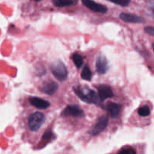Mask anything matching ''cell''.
I'll return each mask as SVG.
<instances>
[{"label":"cell","instance_id":"cell-19","mask_svg":"<svg viewBox=\"0 0 154 154\" xmlns=\"http://www.w3.org/2000/svg\"><path fill=\"white\" fill-rule=\"evenodd\" d=\"M144 31L146 33L150 35L154 36V27L153 26H147L144 28Z\"/></svg>","mask_w":154,"mask_h":154},{"label":"cell","instance_id":"cell-9","mask_svg":"<svg viewBox=\"0 0 154 154\" xmlns=\"http://www.w3.org/2000/svg\"><path fill=\"white\" fill-rule=\"evenodd\" d=\"M96 68L99 74L106 73L108 69V63L105 56L100 55L97 57L96 62Z\"/></svg>","mask_w":154,"mask_h":154},{"label":"cell","instance_id":"cell-12","mask_svg":"<svg viewBox=\"0 0 154 154\" xmlns=\"http://www.w3.org/2000/svg\"><path fill=\"white\" fill-rule=\"evenodd\" d=\"M107 110L108 113L113 118H116L119 116L121 110V106L119 104L114 103V102H111L107 105Z\"/></svg>","mask_w":154,"mask_h":154},{"label":"cell","instance_id":"cell-5","mask_svg":"<svg viewBox=\"0 0 154 154\" xmlns=\"http://www.w3.org/2000/svg\"><path fill=\"white\" fill-rule=\"evenodd\" d=\"M84 114V111H82L81 108L78 105H68L64 111L62 112V117H69V116H72V117H83Z\"/></svg>","mask_w":154,"mask_h":154},{"label":"cell","instance_id":"cell-1","mask_svg":"<svg viewBox=\"0 0 154 154\" xmlns=\"http://www.w3.org/2000/svg\"><path fill=\"white\" fill-rule=\"evenodd\" d=\"M73 90L80 99L87 103L97 104L100 100L99 95L94 90H90V89L85 90L84 88L76 86V87H73Z\"/></svg>","mask_w":154,"mask_h":154},{"label":"cell","instance_id":"cell-2","mask_svg":"<svg viewBox=\"0 0 154 154\" xmlns=\"http://www.w3.org/2000/svg\"><path fill=\"white\" fill-rule=\"evenodd\" d=\"M51 70L54 76L60 81H64L68 78V70L64 63L60 60L54 62L51 65Z\"/></svg>","mask_w":154,"mask_h":154},{"label":"cell","instance_id":"cell-4","mask_svg":"<svg viewBox=\"0 0 154 154\" xmlns=\"http://www.w3.org/2000/svg\"><path fill=\"white\" fill-rule=\"evenodd\" d=\"M108 118L106 116H102V117H99L97 120V122L96 124L94 125L91 130L89 131V133L93 135H96L98 134L101 133L103 132L106 127L108 126Z\"/></svg>","mask_w":154,"mask_h":154},{"label":"cell","instance_id":"cell-18","mask_svg":"<svg viewBox=\"0 0 154 154\" xmlns=\"http://www.w3.org/2000/svg\"><path fill=\"white\" fill-rule=\"evenodd\" d=\"M111 2H113L114 4H116V5H118L123 6V7H126V6H128L129 4H130V1H129V0H122V1H120V2L111 1Z\"/></svg>","mask_w":154,"mask_h":154},{"label":"cell","instance_id":"cell-13","mask_svg":"<svg viewBox=\"0 0 154 154\" xmlns=\"http://www.w3.org/2000/svg\"><path fill=\"white\" fill-rule=\"evenodd\" d=\"M77 2L75 1H69V0H55L54 1V4L57 7H67L75 5Z\"/></svg>","mask_w":154,"mask_h":154},{"label":"cell","instance_id":"cell-8","mask_svg":"<svg viewBox=\"0 0 154 154\" xmlns=\"http://www.w3.org/2000/svg\"><path fill=\"white\" fill-rule=\"evenodd\" d=\"M120 18L125 22L132 23H146L145 19L141 17L132 14L121 13L120 14Z\"/></svg>","mask_w":154,"mask_h":154},{"label":"cell","instance_id":"cell-17","mask_svg":"<svg viewBox=\"0 0 154 154\" xmlns=\"http://www.w3.org/2000/svg\"><path fill=\"white\" fill-rule=\"evenodd\" d=\"M117 154H136V152L133 148L131 147H126L120 150Z\"/></svg>","mask_w":154,"mask_h":154},{"label":"cell","instance_id":"cell-16","mask_svg":"<svg viewBox=\"0 0 154 154\" xmlns=\"http://www.w3.org/2000/svg\"><path fill=\"white\" fill-rule=\"evenodd\" d=\"M138 113L141 117H147V116L150 115V110L147 105H144V106L141 107L138 109Z\"/></svg>","mask_w":154,"mask_h":154},{"label":"cell","instance_id":"cell-15","mask_svg":"<svg viewBox=\"0 0 154 154\" xmlns=\"http://www.w3.org/2000/svg\"><path fill=\"white\" fill-rule=\"evenodd\" d=\"M72 60L78 69H80L83 66L84 60H83V57L79 54H74L72 56Z\"/></svg>","mask_w":154,"mask_h":154},{"label":"cell","instance_id":"cell-10","mask_svg":"<svg viewBox=\"0 0 154 154\" xmlns=\"http://www.w3.org/2000/svg\"><path fill=\"white\" fill-rule=\"evenodd\" d=\"M29 103L32 105H33L35 108H38V109H46V108H49L51 104L49 102L44 99H40V98L37 97H30L29 99Z\"/></svg>","mask_w":154,"mask_h":154},{"label":"cell","instance_id":"cell-11","mask_svg":"<svg viewBox=\"0 0 154 154\" xmlns=\"http://www.w3.org/2000/svg\"><path fill=\"white\" fill-rule=\"evenodd\" d=\"M59 85L57 83L54 82V81H47V82L44 83L43 86L42 87V90L43 93H46L48 95H53L54 93H56V91L58 89Z\"/></svg>","mask_w":154,"mask_h":154},{"label":"cell","instance_id":"cell-7","mask_svg":"<svg viewBox=\"0 0 154 154\" xmlns=\"http://www.w3.org/2000/svg\"><path fill=\"white\" fill-rule=\"evenodd\" d=\"M98 95L102 102L106 100L107 99L114 97V93L111 88L106 85H101L98 87Z\"/></svg>","mask_w":154,"mask_h":154},{"label":"cell","instance_id":"cell-20","mask_svg":"<svg viewBox=\"0 0 154 154\" xmlns=\"http://www.w3.org/2000/svg\"><path fill=\"white\" fill-rule=\"evenodd\" d=\"M153 50H154V43L153 44Z\"/></svg>","mask_w":154,"mask_h":154},{"label":"cell","instance_id":"cell-14","mask_svg":"<svg viewBox=\"0 0 154 154\" xmlns=\"http://www.w3.org/2000/svg\"><path fill=\"white\" fill-rule=\"evenodd\" d=\"M81 78L85 81H90L92 78V72L88 66H84L82 72H81Z\"/></svg>","mask_w":154,"mask_h":154},{"label":"cell","instance_id":"cell-6","mask_svg":"<svg viewBox=\"0 0 154 154\" xmlns=\"http://www.w3.org/2000/svg\"><path fill=\"white\" fill-rule=\"evenodd\" d=\"M82 4L85 7L89 8L90 10L93 11L94 12H98V13H106L108 8L103 5L99 4V3L93 2L92 0H83Z\"/></svg>","mask_w":154,"mask_h":154},{"label":"cell","instance_id":"cell-3","mask_svg":"<svg viewBox=\"0 0 154 154\" xmlns=\"http://www.w3.org/2000/svg\"><path fill=\"white\" fill-rule=\"evenodd\" d=\"M45 121V117L42 113L35 112L29 117L28 126L32 132H37Z\"/></svg>","mask_w":154,"mask_h":154}]
</instances>
